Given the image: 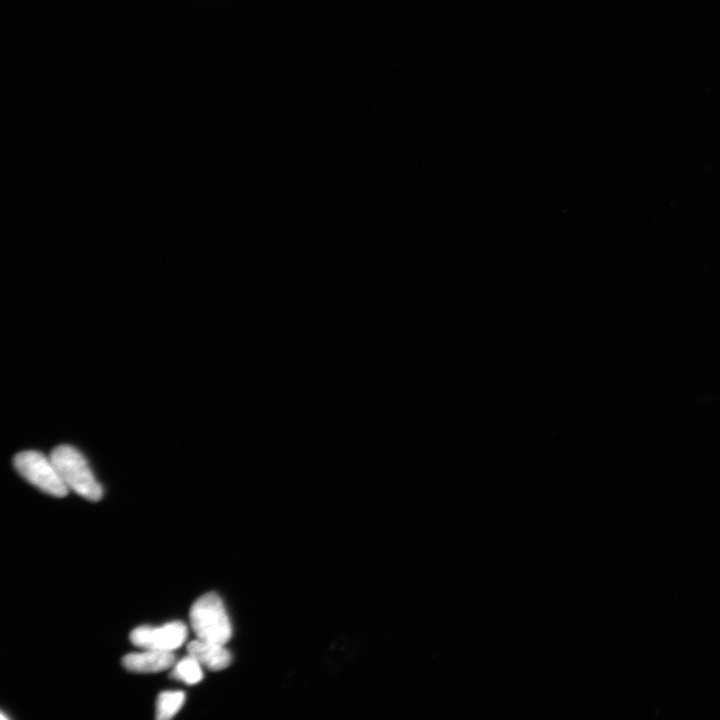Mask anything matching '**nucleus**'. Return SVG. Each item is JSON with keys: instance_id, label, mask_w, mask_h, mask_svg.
<instances>
[{"instance_id": "7", "label": "nucleus", "mask_w": 720, "mask_h": 720, "mask_svg": "<svg viewBox=\"0 0 720 720\" xmlns=\"http://www.w3.org/2000/svg\"><path fill=\"white\" fill-rule=\"evenodd\" d=\"M171 677L189 685L199 684L203 678L202 666L194 656L188 654L174 664Z\"/></svg>"}, {"instance_id": "8", "label": "nucleus", "mask_w": 720, "mask_h": 720, "mask_svg": "<svg viewBox=\"0 0 720 720\" xmlns=\"http://www.w3.org/2000/svg\"><path fill=\"white\" fill-rule=\"evenodd\" d=\"M186 694L183 692H164L158 696L156 702V718L169 720L184 707Z\"/></svg>"}, {"instance_id": "3", "label": "nucleus", "mask_w": 720, "mask_h": 720, "mask_svg": "<svg viewBox=\"0 0 720 720\" xmlns=\"http://www.w3.org/2000/svg\"><path fill=\"white\" fill-rule=\"evenodd\" d=\"M13 464L23 479L44 494L54 497L67 495L68 488L61 479L51 456L47 457L35 450H28L15 455Z\"/></svg>"}, {"instance_id": "6", "label": "nucleus", "mask_w": 720, "mask_h": 720, "mask_svg": "<svg viewBox=\"0 0 720 720\" xmlns=\"http://www.w3.org/2000/svg\"><path fill=\"white\" fill-rule=\"evenodd\" d=\"M189 655L199 661L202 667L213 671L224 670L232 663V654L225 645L195 639L187 645Z\"/></svg>"}, {"instance_id": "4", "label": "nucleus", "mask_w": 720, "mask_h": 720, "mask_svg": "<svg viewBox=\"0 0 720 720\" xmlns=\"http://www.w3.org/2000/svg\"><path fill=\"white\" fill-rule=\"evenodd\" d=\"M187 628L184 622L173 621L161 628L140 627L131 635V643L142 650L170 652L183 646L187 637Z\"/></svg>"}, {"instance_id": "2", "label": "nucleus", "mask_w": 720, "mask_h": 720, "mask_svg": "<svg viewBox=\"0 0 720 720\" xmlns=\"http://www.w3.org/2000/svg\"><path fill=\"white\" fill-rule=\"evenodd\" d=\"M189 616L197 638L221 645H226L232 638V622L223 600L216 593L197 599Z\"/></svg>"}, {"instance_id": "1", "label": "nucleus", "mask_w": 720, "mask_h": 720, "mask_svg": "<svg viewBox=\"0 0 720 720\" xmlns=\"http://www.w3.org/2000/svg\"><path fill=\"white\" fill-rule=\"evenodd\" d=\"M51 461L68 489L87 501L99 502L102 498V487L97 480L89 463L78 450L70 446L55 447L51 455Z\"/></svg>"}, {"instance_id": "5", "label": "nucleus", "mask_w": 720, "mask_h": 720, "mask_svg": "<svg viewBox=\"0 0 720 720\" xmlns=\"http://www.w3.org/2000/svg\"><path fill=\"white\" fill-rule=\"evenodd\" d=\"M176 654L170 652L144 650L125 655L123 667L138 674H155L173 668L176 664Z\"/></svg>"}]
</instances>
